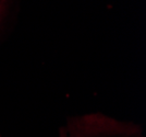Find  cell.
I'll list each match as a JSON object with an SVG mask.
<instances>
[{
	"label": "cell",
	"mask_w": 146,
	"mask_h": 137,
	"mask_svg": "<svg viewBox=\"0 0 146 137\" xmlns=\"http://www.w3.org/2000/svg\"><path fill=\"white\" fill-rule=\"evenodd\" d=\"M57 137H146L143 125L103 112L71 115L58 128Z\"/></svg>",
	"instance_id": "1"
},
{
	"label": "cell",
	"mask_w": 146,
	"mask_h": 137,
	"mask_svg": "<svg viewBox=\"0 0 146 137\" xmlns=\"http://www.w3.org/2000/svg\"><path fill=\"white\" fill-rule=\"evenodd\" d=\"M22 0H0V46L9 38L18 21Z\"/></svg>",
	"instance_id": "2"
}]
</instances>
